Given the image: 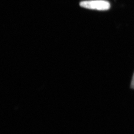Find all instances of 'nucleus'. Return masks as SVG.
I'll return each mask as SVG.
<instances>
[{
    "label": "nucleus",
    "mask_w": 134,
    "mask_h": 134,
    "mask_svg": "<svg viewBox=\"0 0 134 134\" xmlns=\"http://www.w3.org/2000/svg\"><path fill=\"white\" fill-rule=\"evenodd\" d=\"M80 6L87 9L98 10H108L110 8L109 2L105 0H90L81 1Z\"/></svg>",
    "instance_id": "obj_1"
},
{
    "label": "nucleus",
    "mask_w": 134,
    "mask_h": 134,
    "mask_svg": "<svg viewBox=\"0 0 134 134\" xmlns=\"http://www.w3.org/2000/svg\"><path fill=\"white\" fill-rule=\"evenodd\" d=\"M131 87V88H132V89H134V75H133V77H132V79Z\"/></svg>",
    "instance_id": "obj_2"
}]
</instances>
